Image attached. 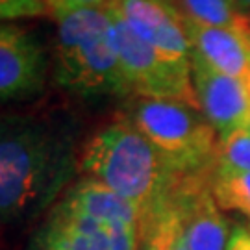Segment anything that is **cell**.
<instances>
[{
  "mask_svg": "<svg viewBox=\"0 0 250 250\" xmlns=\"http://www.w3.org/2000/svg\"><path fill=\"white\" fill-rule=\"evenodd\" d=\"M239 4H241L243 9H249L250 11V0H239Z\"/></svg>",
  "mask_w": 250,
  "mask_h": 250,
  "instance_id": "obj_21",
  "label": "cell"
},
{
  "mask_svg": "<svg viewBox=\"0 0 250 250\" xmlns=\"http://www.w3.org/2000/svg\"><path fill=\"white\" fill-rule=\"evenodd\" d=\"M208 188L221 211L241 215L250 226V172H209Z\"/></svg>",
  "mask_w": 250,
  "mask_h": 250,
  "instance_id": "obj_14",
  "label": "cell"
},
{
  "mask_svg": "<svg viewBox=\"0 0 250 250\" xmlns=\"http://www.w3.org/2000/svg\"><path fill=\"white\" fill-rule=\"evenodd\" d=\"M78 169L141 211V221L172 206L188 176L180 174L128 119H117L89 137Z\"/></svg>",
  "mask_w": 250,
  "mask_h": 250,
  "instance_id": "obj_2",
  "label": "cell"
},
{
  "mask_svg": "<svg viewBox=\"0 0 250 250\" xmlns=\"http://www.w3.org/2000/svg\"><path fill=\"white\" fill-rule=\"evenodd\" d=\"M48 13L45 0H0V22L45 17Z\"/></svg>",
  "mask_w": 250,
  "mask_h": 250,
  "instance_id": "obj_17",
  "label": "cell"
},
{
  "mask_svg": "<svg viewBox=\"0 0 250 250\" xmlns=\"http://www.w3.org/2000/svg\"><path fill=\"white\" fill-rule=\"evenodd\" d=\"M54 209L80 215L104 226L117 223L141 224V211L132 202L117 195L107 186L87 176H83L67 189L65 195L58 200V204L54 206Z\"/></svg>",
  "mask_w": 250,
  "mask_h": 250,
  "instance_id": "obj_11",
  "label": "cell"
},
{
  "mask_svg": "<svg viewBox=\"0 0 250 250\" xmlns=\"http://www.w3.org/2000/svg\"><path fill=\"white\" fill-rule=\"evenodd\" d=\"M46 56L34 32L0 22V102L28 99L43 89Z\"/></svg>",
  "mask_w": 250,
  "mask_h": 250,
  "instance_id": "obj_8",
  "label": "cell"
},
{
  "mask_svg": "<svg viewBox=\"0 0 250 250\" xmlns=\"http://www.w3.org/2000/svg\"><path fill=\"white\" fill-rule=\"evenodd\" d=\"M54 80L80 97H128L121 62L111 41V17L106 8L54 13Z\"/></svg>",
  "mask_w": 250,
  "mask_h": 250,
  "instance_id": "obj_3",
  "label": "cell"
},
{
  "mask_svg": "<svg viewBox=\"0 0 250 250\" xmlns=\"http://www.w3.org/2000/svg\"><path fill=\"white\" fill-rule=\"evenodd\" d=\"M128 119L180 174L208 178L219 148V134L200 107L178 100L137 99Z\"/></svg>",
  "mask_w": 250,
  "mask_h": 250,
  "instance_id": "obj_4",
  "label": "cell"
},
{
  "mask_svg": "<svg viewBox=\"0 0 250 250\" xmlns=\"http://www.w3.org/2000/svg\"><path fill=\"white\" fill-rule=\"evenodd\" d=\"M76 167L69 130L41 119L0 121V223H24L45 211Z\"/></svg>",
  "mask_w": 250,
  "mask_h": 250,
  "instance_id": "obj_1",
  "label": "cell"
},
{
  "mask_svg": "<svg viewBox=\"0 0 250 250\" xmlns=\"http://www.w3.org/2000/svg\"><path fill=\"white\" fill-rule=\"evenodd\" d=\"M180 221H182V213L176 202L143 219L139 224L141 241L137 250H170Z\"/></svg>",
  "mask_w": 250,
  "mask_h": 250,
  "instance_id": "obj_15",
  "label": "cell"
},
{
  "mask_svg": "<svg viewBox=\"0 0 250 250\" xmlns=\"http://www.w3.org/2000/svg\"><path fill=\"white\" fill-rule=\"evenodd\" d=\"M109 17L111 41L130 95L135 99L178 100L200 107L193 87L191 63L174 62L163 56L154 46L139 39L113 13H109Z\"/></svg>",
  "mask_w": 250,
  "mask_h": 250,
  "instance_id": "obj_5",
  "label": "cell"
},
{
  "mask_svg": "<svg viewBox=\"0 0 250 250\" xmlns=\"http://www.w3.org/2000/svg\"><path fill=\"white\" fill-rule=\"evenodd\" d=\"M209 172H250V130H235L219 139L213 169Z\"/></svg>",
  "mask_w": 250,
  "mask_h": 250,
  "instance_id": "obj_16",
  "label": "cell"
},
{
  "mask_svg": "<svg viewBox=\"0 0 250 250\" xmlns=\"http://www.w3.org/2000/svg\"><path fill=\"white\" fill-rule=\"evenodd\" d=\"M46 8L50 13H62V11H72V9L85 8H107L109 0H45Z\"/></svg>",
  "mask_w": 250,
  "mask_h": 250,
  "instance_id": "obj_18",
  "label": "cell"
},
{
  "mask_svg": "<svg viewBox=\"0 0 250 250\" xmlns=\"http://www.w3.org/2000/svg\"><path fill=\"white\" fill-rule=\"evenodd\" d=\"M184 17L204 26H241L250 24L239 0H176Z\"/></svg>",
  "mask_w": 250,
  "mask_h": 250,
  "instance_id": "obj_13",
  "label": "cell"
},
{
  "mask_svg": "<svg viewBox=\"0 0 250 250\" xmlns=\"http://www.w3.org/2000/svg\"><path fill=\"white\" fill-rule=\"evenodd\" d=\"M224 250H250V226L237 223L230 228V235Z\"/></svg>",
  "mask_w": 250,
  "mask_h": 250,
  "instance_id": "obj_19",
  "label": "cell"
},
{
  "mask_svg": "<svg viewBox=\"0 0 250 250\" xmlns=\"http://www.w3.org/2000/svg\"><path fill=\"white\" fill-rule=\"evenodd\" d=\"M193 87L198 106L219 139L250 125V80L249 76H228L213 71L206 63L191 58Z\"/></svg>",
  "mask_w": 250,
  "mask_h": 250,
  "instance_id": "obj_7",
  "label": "cell"
},
{
  "mask_svg": "<svg viewBox=\"0 0 250 250\" xmlns=\"http://www.w3.org/2000/svg\"><path fill=\"white\" fill-rule=\"evenodd\" d=\"M176 204L182 213L189 250H224L230 235L228 221L217 208L208 178H189Z\"/></svg>",
  "mask_w": 250,
  "mask_h": 250,
  "instance_id": "obj_10",
  "label": "cell"
},
{
  "mask_svg": "<svg viewBox=\"0 0 250 250\" xmlns=\"http://www.w3.org/2000/svg\"><path fill=\"white\" fill-rule=\"evenodd\" d=\"M36 250H107V230L91 219L52 209L37 233Z\"/></svg>",
  "mask_w": 250,
  "mask_h": 250,
  "instance_id": "obj_12",
  "label": "cell"
},
{
  "mask_svg": "<svg viewBox=\"0 0 250 250\" xmlns=\"http://www.w3.org/2000/svg\"><path fill=\"white\" fill-rule=\"evenodd\" d=\"M172 2H174V4H176V0H172Z\"/></svg>",
  "mask_w": 250,
  "mask_h": 250,
  "instance_id": "obj_23",
  "label": "cell"
},
{
  "mask_svg": "<svg viewBox=\"0 0 250 250\" xmlns=\"http://www.w3.org/2000/svg\"><path fill=\"white\" fill-rule=\"evenodd\" d=\"M191 41V58L228 76H245L250 71V24L204 26L186 19Z\"/></svg>",
  "mask_w": 250,
  "mask_h": 250,
  "instance_id": "obj_9",
  "label": "cell"
},
{
  "mask_svg": "<svg viewBox=\"0 0 250 250\" xmlns=\"http://www.w3.org/2000/svg\"><path fill=\"white\" fill-rule=\"evenodd\" d=\"M107 11L163 56L191 63L186 17L172 0H109Z\"/></svg>",
  "mask_w": 250,
  "mask_h": 250,
  "instance_id": "obj_6",
  "label": "cell"
},
{
  "mask_svg": "<svg viewBox=\"0 0 250 250\" xmlns=\"http://www.w3.org/2000/svg\"><path fill=\"white\" fill-rule=\"evenodd\" d=\"M170 250H189L188 249V239H186V232H184V223L180 221V226L174 235V241L170 245Z\"/></svg>",
  "mask_w": 250,
  "mask_h": 250,
  "instance_id": "obj_20",
  "label": "cell"
},
{
  "mask_svg": "<svg viewBox=\"0 0 250 250\" xmlns=\"http://www.w3.org/2000/svg\"><path fill=\"white\" fill-rule=\"evenodd\" d=\"M247 76H249V80H250V71L247 72ZM247 130H250V125H249V128H247Z\"/></svg>",
  "mask_w": 250,
  "mask_h": 250,
  "instance_id": "obj_22",
  "label": "cell"
}]
</instances>
